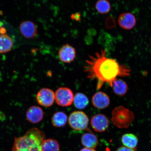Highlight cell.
I'll return each mask as SVG.
<instances>
[{
  "label": "cell",
  "instance_id": "6da1fadb",
  "mask_svg": "<svg viewBox=\"0 0 151 151\" xmlns=\"http://www.w3.org/2000/svg\"><path fill=\"white\" fill-rule=\"evenodd\" d=\"M84 68L87 77L97 81V90L101 89L105 83L112 87L113 82L118 77L129 76L131 73L126 66L120 65L116 60L107 58L105 49L90 55Z\"/></svg>",
  "mask_w": 151,
  "mask_h": 151
},
{
  "label": "cell",
  "instance_id": "7a4b0ae2",
  "mask_svg": "<svg viewBox=\"0 0 151 151\" xmlns=\"http://www.w3.org/2000/svg\"><path fill=\"white\" fill-rule=\"evenodd\" d=\"M45 137L41 130L31 128L22 136L15 138L12 151H42L41 145Z\"/></svg>",
  "mask_w": 151,
  "mask_h": 151
},
{
  "label": "cell",
  "instance_id": "3957f363",
  "mask_svg": "<svg viewBox=\"0 0 151 151\" xmlns=\"http://www.w3.org/2000/svg\"><path fill=\"white\" fill-rule=\"evenodd\" d=\"M134 117L132 111L120 106L113 109L111 121L114 125L119 128H127L133 122Z\"/></svg>",
  "mask_w": 151,
  "mask_h": 151
},
{
  "label": "cell",
  "instance_id": "277c9868",
  "mask_svg": "<svg viewBox=\"0 0 151 151\" xmlns=\"http://www.w3.org/2000/svg\"><path fill=\"white\" fill-rule=\"evenodd\" d=\"M89 119L86 113L80 111L72 113L69 118L70 126L77 131L87 129Z\"/></svg>",
  "mask_w": 151,
  "mask_h": 151
},
{
  "label": "cell",
  "instance_id": "5b68a950",
  "mask_svg": "<svg viewBox=\"0 0 151 151\" xmlns=\"http://www.w3.org/2000/svg\"><path fill=\"white\" fill-rule=\"evenodd\" d=\"M55 94L56 103L58 105L62 107L70 105L74 99L73 92L67 88H59L56 90Z\"/></svg>",
  "mask_w": 151,
  "mask_h": 151
},
{
  "label": "cell",
  "instance_id": "8992f818",
  "mask_svg": "<svg viewBox=\"0 0 151 151\" xmlns=\"http://www.w3.org/2000/svg\"><path fill=\"white\" fill-rule=\"evenodd\" d=\"M36 99L37 102L42 106L50 107L54 103L55 94L50 88H43L37 92Z\"/></svg>",
  "mask_w": 151,
  "mask_h": 151
},
{
  "label": "cell",
  "instance_id": "52a82bcc",
  "mask_svg": "<svg viewBox=\"0 0 151 151\" xmlns=\"http://www.w3.org/2000/svg\"><path fill=\"white\" fill-rule=\"evenodd\" d=\"M109 122L105 115L99 114L92 116L91 124L93 129L96 132L101 133L105 131L108 128Z\"/></svg>",
  "mask_w": 151,
  "mask_h": 151
},
{
  "label": "cell",
  "instance_id": "ba28073f",
  "mask_svg": "<svg viewBox=\"0 0 151 151\" xmlns=\"http://www.w3.org/2000/svg\"><path fill=\"white\" fill-rule=\"evenodd\" d=\"M58 55L60 61L70 63L74 61L76 56V51L74 47L67 43L60 48Z\"/></svg>",
  "mask_w": 151,
  "mask_h": 151
},
{
  "label": "cell",
  "instance_id": "9c48e42d",
  "mask_svg": "<svg viewBox=\"0 0 151 151\" xmlns=\"http://www.w3.org/2000/svg\"><path fill=\"white\" fill-rule=\"evenodd\" d=\"M92 104L96 108L103 109L109 106L110 100L107 94L102 92H98L92 97Z\"/></svg>",
  "mask_w": 151,
  "mask_h": 151
},
{
  "label": "cell",
  "instance_id": "30bf717a",
  "mask_svg": "<svg viewBox=\"0 0 151 151\" xmlns=\"http://www.w3.org/2000/svg\"><path fill=\"white\" fill-rule=\"evenodd\" d=\"M43 116L44 113L42 109L36 106L30 107L26 113L27 120L33 124L40 122L43 119Z\"/></svg>",
  "mask_w": 151,
  "mask_h": 151
},
{
  "label": "cell",
  "instance_id": "8fae6325",
  "mask_svg": "<svg viewBox=\"0 0 151 151\" xmlns=\"http://www.w3.org/2000/svg\"><path fill=\"white\" fill-rule=\"evenodd\" d=\"M118 22L121 27L129 30L134 27L136 23V19L135 16L131 13H124L119 16Z\"/></svg>",
  "mask_w": 151,
  "mask_h": 151
},
{
  "label": "cell",
  "instance_id": "7c38bea8",
  "mask_svg": "<svg viewBox=\"0 0 151 151\" xmlns=\"http://www.w3.org/2000/svg\"><path fill=\"white\" fill-rule=\"evenodd\" d=\"M20 30L22 35L27 38H32L37 34V28L33 22L27 21L24 22L20 25Z\"/></svg>",
  "mask_w": 151,
  "mask_h": 151
},
{
  "label": "cell",
  "instance_id": "4fadbf2b",
  "mask_svg": "<svg viewBox=\"0 0 151 151\" xmlns=\"http://www.w3.org/2000/svg\"><path fill=\"white\" fill-rule=\"evenodd\" d=\"M81 142L86 148L90 149L96 148L99 144L97 137L91 132L84 134L81 138Z\"/></svg>",
  "mask_w": 151,
  "mask_h": 151
},
{
  "label": "cell",
  "instance_id": "5bb4252c",
  "mask_svg": "<svg viewBox=\"0 0 151 151\" xmlns=\"http://www.w3.org/2000/svg\"><path fill=\"white\" fill-rule=\"evenodd\" d=\"M121 141L123 145L127 148L134 149L138 143L139 139L136 136L132 133H126L122 135Z\"/></svg>",
  "mask_w": 151,
  "mask_h": 151
},
{
  "label": "cell",
  "instance_id": "9a60e30c",
  "mask_svg": "<svg viewBox=\"0 0 151 151\" xmlns=\"http://www.w3.org/2000/svg\"><path fill=\"white\" fill-rule=\"evenodd\" d=\"M13 42L12 39L5 34H0V53L8 52L12 49Z\"/></svg>",
  "mask_w": 151,
  "mask_h": 151
},
{
  "label": "cell",
  "instance_id": "2e32d148",
  "mask_svg": "<svg viewBox=\"0 0 151 151\" xmlns=\"http://www.w3.org/2000/svg\"><path fill=\"white\" fill-rule=\"evenodd\" d=\"M112 87L114 93L120 96L125 95L128 90L127 84L124 81L121 79H116L113 82Z\"/></svg>",
  "mask_w": 151,
  "mask_h": 151
},
{
  "label": "cell",
  "instance_id": "e0dca14e",
  "mask_svg": "<svg viewBox=\"0 0 151 151\" xmlns=\"http://www.w3.org/2000/svg\"><path fill=\"white\" fill-rule=\"evenodd\" d=\"M68 117L63 112H58L53 115L52 118L53 126L56 127H61L65 126L67 123Z\"/></svg>",
  "mask_w": 151,
  "mask_h": 151
},
{
  "label": "cell",
  "instance_id": "ac0fdd59",
  "mask_svg": "<svg viewBox=\"0 0 151 151\" xmlns=\"http://www.w3.org/2000/svg\"><path fill=\"white\" fill-rule=\"evenodd\" d=\"M73 101L75 106L79 109L86 108L89 102L88 97L84 94L81 93L76 94Z\"/></svg>",
  "mask_w": 151,
  "mask_h": 151
},
{
  "label": "cell",
  "instance_id": "d6986e66",
  "mask_svg": "<svg viewBox=\"0 0 151 151\" xmlns=\"http://www.w3.org/2000/svg\"><path fill=\"white\" fill-rule=\"evenodd\" d=\"M42 151H60L58 141L52 139H45L41 145Z\"/></svg>",
  "mask_w": 151,
  "mask_h": 151
},
{
  "label": "cell",
  "instance_id": "ffe728a7",
  "mask_svg": "<svg viewBox=\"0 0 151 151\" xmlns=\"http://www.w3.org/2000/svg\"><path fill=\"white\" fill-rule=\"evenodd\" d=\"M95 8L100 14H106L110 11L111 5L107 0H99L96 3Z\"/></svg>",
  "mask_w": 151,
  "mask_h": 151
},
{
  "label": "cell",
  "instance_id": "44dd1931",
  "mask_svg": "<svg viewBox=\"0 0 151 151\" xmlns=\"http://www.w3.org/2000/svg\"><path fill=\"white\" fill-rule=\"evenodd\" d=\"M71 18L72 19L76 21H80L81 19V14L78 12L74 13L71 15Z\"/></svg>",
  "mask_w": 151,
  "mask_h": 151
},
{
  "label": "cell",
  "instance_id": "7402d4cb",
  "mask_svg": "<svg viewBox=\"0 0 151 151\" xmlns=\"http://www.w3.org/2000/svg\"><path fill=\"white\" fill-rule=\"evenodd\" d=\"M137 148L132 149L127 148L124 146H121L119 147L116 151H137Z\"/></svg>",
  "mask_w": 151,
  "mask_h": 151
},
{
  "label": "cell",
  "instance_id": "603a6c76",
  "mask_svg": "<svg viewBox=\"0 0 151 151\" xmlns=\"http://www.w3.org/2000/svg\"><path fill=\"white\" fill-rule=\"evenodd\" d=\"M93 40L92 37L89 35H87L85 37V41L86 44L88 45H90L93 42Z\"/></svg>",
  "mask_w": 151,
  "mask_h": 151
},
{
  "label": "cell",
  "instance_id": "cb8c5ba5",
  "mask_svg": "<svg viewBox=\"0 0 151 151\" xmlns=\"http://www.w3.org/2000/svg\"><path fill=\"white\" fill-rule=\"evenodd\" d=\"M88 35L92 37L96 35V34H97V32H96L95 29H93V28H91V29L88 30Z\"/></svg>",
  "mask_w": 151,
  "mask_h": 151
},
{
  "label": "cell",
  "instance_id": "d4e9b609",
  "mask_svg": "<svg viewBox=\"0 0 151 151\" xmlns=\"http://www.w3.org/2000/svg\"><path fill=\"white\" fill-rule=\"evenodd\" d=\"M3 23L0 22V33L5 34L6 32V30L4 27H3Z\"/></svg>",
  "mask_w": 151,
  "mask_h": 151
},
{
  "label": "cell",
  "instance_id": "484cf974",
  "mask_svg": "<svg viewBox=\"0 0 151 151\" xmlns=\"http://www.w3.org/2000/svg\"><path fill=\"white\" fill-rule=\"evenodd\" d=\"M80 151H96L93 149H90L88 148H84L81 150Z\"/></svg>",
  "mask_w": 151,
  "mask_h": 151
},
{
  "label": "cell",
  "instance_id": "4316f807",
  "mask_svg": "<svg viewBox=\"0 0 151 151\" xmlns=\"http://www.w3.org/2000/svg\"><path fill=\"white\" fill-rule=\"evenodd\" d=\"M5 118V115L3 112H0V120H3Z\"/></svg>",
  "mask_w": 151,
  "mask_h": 151
}]
</instances>
